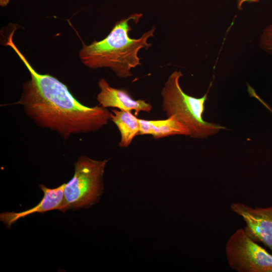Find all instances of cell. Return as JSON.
<instances>
[{
  "instance_id": "6da1fadb",
  "label": "cell",
  "mask_w": 272,
  "mask_h": 272,
  "mask_svg": "<svg viewBox=\"0 0 272 272\" xmlns=\"http://www.w3.org/2000/svg\"><path fill=\"white\" fill-rule=\"evenodd\" d=\"M13 33L6 45L16 52L31 75L16 103L23 106L28 117L37 126L55 131L64 139L74 134L95 132L108 124L111 112L107 108L84 105L56 78L38 73L14 43Z\"/></svg>"
},
{
  "instance_id": "7a4b0ae2",
  "label": "cell",
  "mask_w": 272,
  "mask_h": 272,
  "mask_svg": "<svg viewBox=\"0 0 272 272\" xmlns=\"http://www.w3.org/2000/svg\"><path fill=\"white\" fill-rule=\"evenodd\" d=\"M142 16V14H133L121 19L105 38L89 45L84 44L79 52L83 63L91 69L109 67L121 78L131 76V70L141 64L139 51L151 46L148 40L155 30L153 27L138 39L130 38L129 22L137 23Z\"/></svg>"
},
{
  "instance_id": "3957f363",
  "label": "cell",
  "mask_w": 272,
  "mask_h": 272,
  "mask_svg": "<svg viewBox=\"0 0 272 272\" xmlns=\"http://www.w3.org/2000/svg\"><path fill=\"white\" fill-rule=\"evenodd\" d=\"M180 71L173 72L168 77L161 91L162 109L167 117L175 115L190 130V137L203 139L226 128L220 124L209 122L202 118L207 93L201 98L186 94L182 89L179 80Z\"/></svg>"
},
{
  "instance_id": "277c9868",
  "label": "cell",
  "mask_w": 272,
  "mask_h": 272,
  "mask_svg": "<svg viewBox=\"0 0 272 272\" xmlns=\"http://www.w3.org/2000/svg\"><path fill=\"white\" fill-rule=\"evenodd\" d=\"M107 160L79 157L74 164L73 178L65 183L61 211L86 209L99 201L103 192V175Z\"/></svg>"
},
{
  "instance_id": "5b68a950",
  "label": "cell",
  "mask_w": 272,
  "mask_h": 272,
  "mask_svg": "<svg viewBox=\"0 0 272 272\" xmlns=\"http://www.w3.org/2000/svg\"><path fill=\"white\" fill-rule=\"evenodd\" d=\"M225 254L229 266L237 272H272V255L252 240L244 229L229 238Z\"/></svg>"
},
{
  "instance_id": "8992f818",
  "label": "cell",
  "mask_w": 272,
  "mask_h": 272,
  "mask_svg": "<svg viewBox=\"0 0 272 272\" xmlns=\"http://www.w3.org/2000/svg\"><path fill=\"white\" fill-rule=\"evenodd\" d=\"M232 211L241 216L246 223L247 235L257 243H262L272 252V206L252 208L240 202L232 203Z\"/></svg>"
},
{
  "instance_id": "52a82bcc",
  "label": "cell",
  "mask_w": 272,
  "mask_h": 272,
  "mask_svg": "<svg viewBox=\"0 0 272 272\" xmlns=\"http://www.w3.org/2000/svg\"><path fill=\"white\" fill-rule=\"evenodd\" d=\"M98 85L100 91L96 99L99 105L104 108L130 112L133 110L135 116L142 111L150 113L153 109L152 105L146 100L133 99L126 91L111 87L104 79H100Z\"/></svg>"
},
{
  "instance_id": "ba28073f",
  "label": "cell",
  "mask_w": 272,
  "mask_h": 272,
  "mask_svg": "<svg viewBox=\"0 0 272 272\" xmlns=\"http://www.w3.org/2000/svg\"><path fill=\"white\" fill-rule=\"evenodd\" d=\"M65 183L55 188H49L43 184L39 187L43 192V197L36 206L21 212H4L0 214V220L7 226L11 227L18 220L35 213H44L58 210L61 211L64 201V189Z\"/></svg>"
},
{
  "instance_id": "9c48e42d",
  "label": "cell",
  "mask_w": 272,
  "mask_h": 272,
  "mask_svg": "<svg viewBox=\"0 0 272 272\" xmlns=\"http://www.w3.org/2000/svg\"><path fill=\"white\" fill-rule=\"evenodd\" d=\"M140 135H152L155 139L174 135H191L189 129L175 115L162 120L140 119Z\"/></svg>"
},
{
  "instance_id": "30bf717a",
  "label": "cell",
  "mask_w": 272,
  "mask_h": 272,
  "mask_svg": "<svg viewBox=\"0 0 272 272\" xmlns=\"http://www.w3.org/2000/svg\"><path fill=\"white\" fill-rule=\"evenodd\" d=\"M111 112L110 120L116 125L120 133L118 145L120 148H127L139 134L140 119L130 111L114 109Z\"/></svg>"
},
{
  "instance_id": "8fae6325",
  "label": "cell",
  "mask_w": 272,
  "mask_h": 272,
  "mask_svg": "<svg viewBox=\"0 0 272 272\" xmlns=\"http://www.w3.org/2000/svg\"><path fill=\"white\" fill-rule=\"evenodd\" d=\"M259 47L263 51L272 54V23L262 31L259 39Z\"/></svg>"
},
{
  "instance_id": "7c38bea8",
  "label": "cell",
  "mask_w": 272,
  "mask_h": 272,
  "mask_svg": "<svg viewBox=\"0 0 272 272\" xmlns=\"http://www.w3.org/2000/svg\"><path fill=\"white\" fill-rule=\"evenodd\" d=\"M259 0H237V6L239 10H242V5L244 3H257Z\"/></svg>"
},
{
  "instance_id": "4fadbf2b",
  "label": "cell",
  "mask_w": 272,
  "mask_h": 272,
  "mask_svg": "<svg viewBox=\"0 0 272 272\" xmlns=\"http://www.w3.org/2000/svg\"><path fill=\"white\" fill-rule=\"evenodd\" d=\"M252 96L258 99L272 113V109L257 95L255 92L252 93Z\"/></svg>"
},
{
  "instance_id": "5bb4252c",
  "label": "cell",
  "mask_w": 272,
  "mask_h": 272,
  "mask_svg": "<svg viewBox=\"0 0 272 272\" xmlns=\"http://www.w3.org/2000/svg\"><path fill=\"white\" fill-rule=\"evenodd\" d=\"M10 0H0V5L2 7L7 6Z\"/></svg>"
}]
</instances>
